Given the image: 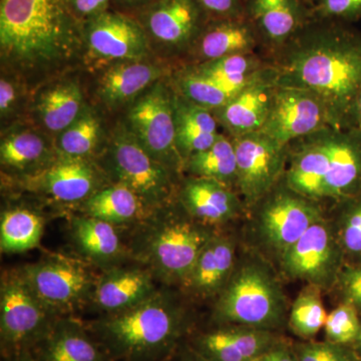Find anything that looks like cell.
<instances>
[{
	"label": "cell",
	"mask_w": 361,
	"mask_h": 361,
	"mask_svg": "<svg viewBox=\"0 0 361 361\" xmlns=\"http://www.w3.org/2000/svg\"><path fill=\"white\" fill-rule=\"evenodd\" d=\"M279 87L312 92L326 106L334 127L355 128L353 106L361 87V35L341 28L295 37L269 63Z\"/></svg>",
	"instance_id": "1"
},
{
	"label": "cell",
	"mask_w": 361,
	"mask_h": 361,
	"mask_svg": "<svg viewBox=\"0 0 361 361\" xmlns=\"http://www.w3.org/2000/svg\"><path fill=\"white\" fill-rule=\"evenodd\" d=\"M85 47L84 23L71 0H1L4 65L23 73L59 68Z\"/></svg>",
	"instance_id": "2"
},
{
	"label": "cell",
	"mask_w": 361,
	"mask_h": 361,
	"mask_svg": "<svg viewBox=\"0 0 361 361\" xmlns=\"http://www.w3.org/2000/svg\"><path fill=\"white\" fill-rule=\"evenodd\" d=\"M191 312L176 292L158 290L129 310L87 325L114 361H166L191 329Z\"/></svg>",
	"instance_id": "3"
},
{
	"label": "cell",
	"mask_w": 361,
	"mask_h": 361,
	"mask_svg": "<svg viewBox=\"0 0 361 361\" xmlns=\"http://www.w3.org/2000/svg\"><path fill=\"white\" fill-rule=\"evenodd\" d=\"M130 248L156 279L168 286H182L204 247L218 233L184 210L179 202L154 211Z\"/></svg>",
	"instance_id": "4"
},
{
	"label": "cell",
	"mask_w": 361,
	"mask_h": 361,
	"mask_svg": "<svg viewBox=\"0 0 361 361\" xmlns=\"http://www.w3.org/2000/svg\"><path fill=\"white\" fill-rule=\"evenodd\" d=\"M287 305L276 271L254 251L237 261L229 282L216 299L213 319L219 325L274 331L286 322Z\"/></svg>",
	"instance_id": "5"
},
{
	"label": "cell",
	"mask_w": 361,
	"mask_h": 361,
	"mask_svg": "<svg viewBox=\"0 0 361 361\" xmlns=\"http://www.w3.org/2000/svg\"><path fill=\"white\" fill-rule=\"evenodd\" d=\"M250 209L254 251L275 263L310 226L326 216L322 203L297 193L283 178Z\"/></svg>",
	"instance_id": "6"
},
{
	"label": "cell",
	"mask_w": 361,
	"mask_h": 361,
	"mask_svg": "<svg viewBox=\"0 0 361 361\" xmlns=\"http://www.w3.org/2000/svg\"><path fill=\"white\" fill-rule=\"evenodd\" d=\"M59 318L32 290L21 268L4 272L0 285V341L4 357L30 353Z\"/></svg>",
	"instance_id": "7"
},
{
	"label": "cell",
	"mask_w": 361,
	"mask_h": 361,
	"mask_svg": "<svg viewBox=\"0 0 361 361\" xmlns=\"http://www.w3.org/2000/svg\"><path fill=\"white\" fill-rule=\"evenodd\" d=\"M106 169L116 184L132 190L151 212L171 203L176 173L149 155L130 129L114 135Z\"/></svg>",
	"instance_id": "8"
},
{
	"label": "cell",
	"mask_w": 361,
	"mask_h": 361,
	"mask_svg": "<svg viewBox=\"0 0 361 361\" xmlns=\"http://www.w3.org/2000/svg\"><path fill=\"white\" fill-rule=\"evenodd\" d=\"M345 264L329 216L318 220L288 249L277 265L284 277L331 291Z\"/></svg>",
	"instance_id": "9"
},
{
	"label": "cell",
	"mask_w": 361,
	"mask_h": 361,
	"mask_svg": "<svg viewBox=\"0 0 361 361\" xmlns=\"http://www.w3.org/2000/svg\"><path fill=\"white\" fill-rule=\"evenodd\" d=\"M21 269L42 303L59 317L92 301L97 277L84 261L51 255Z\"/></svg>",
	"instance_id": "10"
},
{
	"label": "cell",
	"mask_w": 361,
	"mask_h": 361,
	"mask_svg": "<svg viewBox=\"0 0 361 361\" xmlns=\"http://www.w3.org/2000/svg\"><path fill=\"white\" fill-rule=\"evenodd\" d=\"M129 129L149 155L179 172L184 168L176 146L174 90L156 82L130 108Z\"/></svg>",
	"instance_id": "11"
},
{
	"label": "cell",
	"mask_w": 361,
	"mask_h": 361,
	"mask_svg": "<svg viewBox=\"0 0 361 361\" xmlns=\"http://www.w3.org/2000/svg\"><path fill=\"white\" fill-rule=\"evenodd\" d=\"M231 139L237 160L236 190L250 209L283 178L288 151L261 132Z\"/></svg>",
	"instance_id": "12"
},
{
	"label": "cell",
	"mask_w": 361,
	"mask_h": 361,
	"mask_svg": "<svg viewBox=\"0 0 361 361\" xmlns=\"http://www.w3.org/2000/svg\"><path fill=\"white\" fill-rule=\"evenodd\" d=\"M329 126L334 123L326 106L319 97L306 90L278 85L260 132L287 147L292 142Z\"/></svg>",
	"instance_id": "13"
},
{
	"label": "cell",
	"mask_w": 361,
	"mask_h": 361,
	"mask_svg": "<svg viewBox=\"0 0 361 361\" xmlns=\"http://www.w3.org/2000/svg\"><path fill=\"white\" fill-rule=\"evenodd\" d=\"M84 39L90 56L101 61H141L149 54V40L141 23L118 11L85 21Z\"/></svg>",
	"instance_id": "14"
},
{
	"label": "cell",
	"mask_w": 361,
	"mask_h": 361,
	"mask_svg": "<svg viewBox=\"0 0 361 361\" xmlns=\"http://www.w3.org/2000/svg\"><path fill=\"white\" fill-rule=\"evenodd\" d=\"M320 135L326 171L322 202L336 204L361 193V130L329 126Z\"/></svg>",
	"instance_id": "15"
},
{
	"label": "cell",
	"mask_w": 361,
	"mask_h": 361,
	"mask_svg": "<svg viewBox=\"0 0 361 361\" xmlns=\"http://www.w3.org/2000/svg\"><path fill=\"white\" fill-rule=\"evenodd\" d=\"M277 87L276 70L268 63L213 115L231 137L260 132Z\"/></svg>",
	"instance_id": "16"
},
{
	"label": "cell",
	"mask_w": 361,
	"mask_h": 361,
	"mask_svg": "<svg viewBox=\"0 0 361 361\" xmlns=\"http://www.w3.org/2000/svg\"><path fill=\"white\" fill-rule=\"evenodd\" d=\"M205 14L197 0H154L144 6L139 21L149 40L167 47H190L203 30Z\"/></svg>",
	"instance_id": "17"
},
{
	"label": "cell",
	"mask_w": 361,
	"mask_h": 361,
	"mask_svg": "<svg viewBox=\"0 0 361 361\" xmlns=\"http://www.w3.org/2000/svg\"><path fill=\"white\" fill-rule=\"evenodd\" d=\"M279 341L270 330L220 325L195 336L190 348L208 361H256Z\"/></svg>",
	"instance_id": "18"
},
{
	"label": "cell",
	"mask_w": 361,
	"mask_h": 361,
	"mask_svg": "<svg viewBox=\"0 0 361 361\" xmlns=\"http://www.w3.org/2000/svg\"><path fill=\"white\" fill-rule=\"evenodd\" d=\"M177 201L195 220L214 228L237 219L247 209L232 188L191 176L180 184Z\"/></svg>",
	"instance_id": "19"
},
{
	"label": "cell",
	"mask_w": 361,
	"mask_h": 361,
	"mask_svg": "<svg viewBox=\"0 0 361 361\" xmlns=\"http://www.w3.org/2000/svg\"><path fill=\"white\" fill-rule=\"evenodd\" d=\"M102 173L87 159L63 158L27 178V185L59 203H85L102 189Z\"/></svg>",
	"instance_id": "20"
},
{
	"label": "cell",
	"mask_w": 361,
	"mask_h": 361,
	"mask_svg": "<svg viewBox=\"0 0 361 361\" xmlns=\"http://www.w3.org/2000/svg\"><path fill=\"white\" fill-rule=\"evenodd\" d=\"M236 240L218 232L204 247L186 281L180 286L188 296L217 299L229 282L237 261Z\"/></svg>",
	"instance_id": "21"
},
{
	"label": "cell",
	"mask_w": 361,
	"mask_h": 361,
	"mask_svg": "<svg viewBox=\"0 0 361 361\" xmlns=\"http://www.w3.org/2000/svg\"><path fill=\"white\" fill-rule=\"evenodd\" d=\"M30 353L37 361H114L87 325L73 316L59 317Z\"/></svg>",
	"instance_id": "22"
},
{
	"label": "cell",
	"mask_w": 361,
	"mask_h": 361,
	"mask_svg": "<svg viewBox=\"0 0 361 361\" xmlns=\"http://www.w3.org/2000/svg\"><path fill=\"white\" fill-rule=\"evenodd\" d=\"M155 279L148 268L116 266L97 277L92 302L104 315L129 310L159 290Z\"/></svg>",
	"instance_id": "23"
},
{
	"label": "cell",
	"mask_w": 361,
	"mask_h": 361,
	"mask_svg": "<svg viewBox=\"0 0 361 361\" xmlns=\"http://www.w3.org/2000/svg\"><path fill=\"white\" fill-rule=\"evenodd\" d=\"M258 42L255 26L239 16L213 20L203 27L189 49L199 65L234 54H252Z\"/></svg>",
	"instance_id": "24"
},
{
	"label": "cell",
	"mask_w": 361,
	"mask_h": 361,
	"mask_svg": "<svg viewBox=\"0 0 361 361\" xmlns=\"http://www.w3.org/2000/svg\"><path fill=\"white\" fill-rule=\"evenodd\" d=\"M165 73L161 66L142 59L120 61L106 68L99 77L97 94L109 106H118L160 82Z\"/></svg>",
	"instance_id": "25"
},
{
	"label": "cell",
	"mask_w": 361,
	"mask_h": 361,
	"mask_svg": "<svg viewBox=\"0 0 361 361\" xmlns=\"http://www.w3.org/2000/svg\"><path fill=\"white\" fill-rule=\"evenodd\" d=\"M71 236L78 253L90 264L104 270L116 267L125 256L122 240L116 226L90 216L73 218Z\"/></svg>",
	"instance_id": "26"
},
{
	"label": "cell",
	"mask_w": 361,
	"mask_h": 361,
	"mask_svg": "<svg viewBox=\"0 0 361 361\" xmlns=\"http://www.w3.org/2000/svg\"><path fill=\"white\" fill-rule=\"evenodd\" d=\"M58 158L47 140L30 129L16 130L2 137L0 163L6 172L27 178L42 172Z\"/></svg>",
	"instance_id": "27"
},
{
	"label": "cell",
	"mask_w": 361,
	"mask_h": 361,
	"mask_svg": "<svg viewBox=\"0 0 361 361\" xmlns=\"http://www.w3.org/2000/svg\"><path fill=\"white\" fill-rule=\"evenodd\" d=\"M176 146L183 161L212 146L218 122L212 111L187 101L174 90Z\"/></svg>",
	"instance_id": "28"
},
{
	"label": "cell",
	"mask_w": 361,
	"mask_h": 361,
	"mask_svg": "<svg viewBox=\"0 0 361 361\" xmlns=\"http://www.w3.org/2000/svg\"><path fill=\"white\" fill-rule=\"evenodd\" d=\"M249 13L256 30L275 51L295 37L302 23L297 0H249Z\"/></svg>",
	"instance_id": "29"
},
{
	"label": "cell",
	"mask_w": 361,
	"mask_h": 361,
	"mask_svg": "<svg viewBox=\"0 0 361 361\" xmlns=\"http://www.w3.org/2000/svg\"><path fill=\"white\" fill-rule=\"evenodd\" d=\"M85 214L113 225H123L146 219L152 213L141 199L122 184L102 188L84 205Z\"/></svg>",
	"instance_id": "30"
},
{
	"label": "cell",
	"mask_w": 361,
	"mask_h": 361,
	"mask_svg": "<svg viewBox=\"0 0 361 361\" xmlns=\"http://www.w3.org/2000/svg\"><path fill=\"white\" fill-rule=\"evenodd\" d=\"M37 114L45 129L61 134L85 110L80 85L65 80L44 90L37 99Z\"/></svg>",
	"instance_id": "31"
},
{
	"label": "cell",
	"mask_w": 361,
	"mask_h": 361,
	"mask_svg": "<svg viewBox=\"0 0 361 361\" xmlns=\"http://www.w3.org/2000/svg\"><path fill=\"white\" fill-rule=\"evenodd\" d=\"M183 170L191 177L215 180L236 189L237 160L231 137L218 135L212 146L188 158Z\"/></svg>",
	"instance_id": "32"
},
{
	"label": "cell",
	"mask_w": 361,
	"mask_h": 361,
	"mask_svg": "<svg viewBox=\"0 0 361 361\" xmlns=\"http://www.w3.org/2000/svg\"><path fill=\"white\" fill-rule=\"evenodd\" d=\"M44 218L25 208H11L1 214L0 248L4 253H23L39 245Z\"/></svg>",
	"instance_id": "33"
},
{
	"label": "cell",
	"mask_w": 361,
	"mask_h": 361,
	"mask_svg": "<svg viewBox=\"0 0 361 361\" xmlns=\"http://www.w3.org/2000/svg\"><path fill=\"white\" fill-rule=\"evenodd\" d=\"M269 63L254 54H240L192 66L197 71L215 80L236 94L259 71Z\"/></svg>",
	"instance_id": "34"
},
{
	"label": "cell",
	"mask_w": 361,
	"mask_h": 361,
	"mask_svg": "<svg viewBox=\"0 0 361 361\" xmlns=\"http://www.w3.org/2000/svg\"><path fill=\"white\" fill-rule=\"evenodd\" d=\"M345 264L361 263V193L337 202L329 216Z\"/></svg>",
	"instance_id": "35"
},
{
	"label": "cell",
	"mask_w": 361,
	"mask_h": 361,
	"mask_svg": "<svg viewBox=\"0 0 361 361\" xmlns=\"http://www.w3.org/2000/svg\"><path fill=\"white\" fill-rule=\"evenodd\" d=\"M99 118L92 111L84 110L56 140V151L63 158L89 159L101 139Z\"/></svg>",
	"instance_id": "36"
},
{
	"label": "cell",
	"mask_w": 361,
	"mask_h": 361,
	"mask_svg": "<svg viewBox=\"0 0 361 361\" xmlns=\"http://www.w3.org/2000/svg\"><path fill=\"white\" fill-rule=\"evenodd\" d=\"M174 90L187 101L211 111L222 108L235 96L193 66H187L176 75Z\"/></svg>",
	"instance_id": "37"
},
{
	"label": "cell",
	"mask_w": 361,
	"mask_h": 361,
	"mask_svg": "<svg viewBox=\"0 0 361 361\" xmlns=\"http://www.w3.org/2000/svg\"><path fill=\"white\" fill-rule=\"evenodd\" d=\"M322 290L306 285L296 297L289 310L288 324L301 338H311L324 329L327 313L322 299Z\"/></svg>",
	"instance_id": "38"
},
{
	"label": "cell",
	"mask_w": 361,
	"mask_h": 361,
	"mask_svg": "<svg viewBox=\"0 0 361 361\" xmlns=\"http://www.w3.org/2000/svg\"><path fill=\"white\" fill-rule=\"evenodd\" d=\"M360 327V314L353 306L339 303L327 314L324 324L326 341L342 345H353Z\"/></svg>",
	"instance_id": "39"
},
{
	"label": "cell",
	"mask_w": 361,
	"mask_h": 361,
	"mask_svg": "<svg viewBox=\"0 0 361 361\" xmlns=\"http://www.w3.org/2000/svg\"><path fill=\"white\" fill-rule=\"evenodd\" d=\"M297 361H360L350 345L326 341H307L293 345Z\"/></svg>",
	"instance_id": "40"
},
{
	"label": "cell",
	"mask_w": 361,
	"mask_h": 361,
	"mask_svg": "<svg viewBox=\"0 0 361 361\" xmlns=\"http://www.w3.org/2000/svg\"><path fill=\"white\" fill-rule=\"evenodd\" d=\"M339 303L353 306L361 315V263L344 264L332 290Z\"/></svg>",
	"instance_id": "41"
},
{
	"label": "cell",
	"mask_w": 361,
	"mask_h": 361,
	"mask_svg": "<svg viewBox=\"0 0 361 361\" xmlns=\"http://www.w3.org/2000/svg\"><path fill=\"white\" fill-rule=\"evenodd\" d=\"M317 13L322 18L355 20L361 18V0H320Z\"/></svg>",
	"instance_id": "42"
},
{
	"label": "cell",
	"mask_w": 361,
	"mask_h": 361,
	"mask_svg": "<svg viewBox=\"0 0 361 361\" xmlns=\"http://www.w3.org/2000/svg\"><path fill=\"white\" fill-rule=\"evenodd\" d=\"M20 87L13 78L2 75L0 80V116L1 120L13 118L20 106Z\"/></svg>",
	"instance_id": "43"
},
{
	"label": "cell",
	"mask_w": 361,
	"mask_h": 361,
	"mask_svg": "<svg viewBox=\"0 0 361 361\" xmlns=\"http://www.w3.org/2000/svg\"><path fill=\"white\" fill-rule=\"evenodd\" d=\"M207 16L213 20L239 18L242 13V0H197Z\"/></svg>",
	"instance_id": "44"
},
{
	"label": "cell",
	"mask_w": 361,
	"mask_h": 361,
	"mask_svg": "<svg viewBox=\"0 0 361 361\" xmlns=\"http://www.w3.org/2000/svg\"><path fill=\"white\" fill-rule=\"evenodd\" d=\"M111 0H71L73 9L82 23L109 11Z\"/></svg>",
	"instance_id": "45"
},
{
	"label": "cell",
	"mask_w": 361,
	"mask_h": 361,
	"mask_svg": "<svg viewBox=\"0 0 361 361\" xmlns=\"http://www.w3.org/2000/svg\"><path fill=\"white\" fill-rule=\"evenodd\" d=\"M256 361H297L293 346L280 341L268 353Z\"/></svg>",
	"instance_id": "46"
},
{
	"label": "cell",
	"mask_w": 361,
	"mask_h": 361,
	"mask_svg": "<svg viewBox=\"0 0 361 361\" xmlns=\"http://www.w3.org/2000/svg\"><path fill=\"white\" fill-rule=\"evenodd\" d=\"M353 125L361 130V87L356 96L353 111Z\"/></svg>",
	"instance_id": "47"
},
{
	"label": "cell",
	"mask_w": 361,
	"mask_h": 361,
	"mask_svg": "<svg viewBox=\"0 0 361 361\" xmlns=\"http://www.w3.org/2000/svg\"><path fill=\"white\" fill-rule=\"evenodd\" d=\"M178 361H208L205 358L202 357L198 353H195L191 348H187L185 350L180 353L179 360Z\"/></svg>",
	"instance_id": "48"
},
{
	"label": "cell",
	"mask_w": 361,
	"mask_h": 361,
	"mask_svg": "<svg viewBox=\"0 0 361 361\" xmlns=\"http://www.w3.org/2000/svg\"><path fill=\"white\" fill-rule=\"evenodd\" d=\"M122 6L129 7H144L153 2L154 0H115Z\"/></svg>",
	"instance_id": "49"
},
{
	"label": "cell",
	"mask_w": 361,
	"mask_h": 361,
	"mask_svg": "<svg viewBox=\"0 0 361 361\" xmlns=\"http://www.w3.org/2000/svg\"><path fill=\"white\" fill-rule=\"evenodd\" d=\"M4 358H6V361H37L35 358L33 357L32 353H18V355H14Z\"/></svg>",
	"instance_id": "50"
},
{
	"label": "cell",
	"mask_w": 361,
	"mask_h": 361,
	"mask_svg": "<svg viewBox=\"0 0 361 361\" xmlns=\"http://www.w3.org/2000/svg\"><path fill=\"white\" fill-rule=\"evenodd\" d=\"M353 348L355 349L356 355L358 357L361 358V315H360V331H358L357 336H356L355 342L353 343Z\"/></svg>",
	"instance_id": "51"
},
{
	"label": "cell",
	"mask_w": 361,
	"mask_h": 361,
	"mask_svg": "<svg viewBox=\"0 0 361 361\" xmlns=\"http://www.w3.org/2000/svg\"><path fill=\"white\" fill-rule=\"evenodd\" d=\"M166 361H174V360H173V358H171V360H166Z\"/></svg>",
	"instance_id": "52"
},
{
	"label": "cell",
	"mask_w": 361,
	"mask_h": 361,
	"mask_svg": "<svg viewBox=\"0 0 361 361\" xmlns=\"http://www.w3.org/2000/svg\"><path fill=\"white\" fill-rule=\"evenodd\" d=\"M360 361H361V358H360Z\"/></svg>",
	"instance_id": "53"
}]
</instances>
